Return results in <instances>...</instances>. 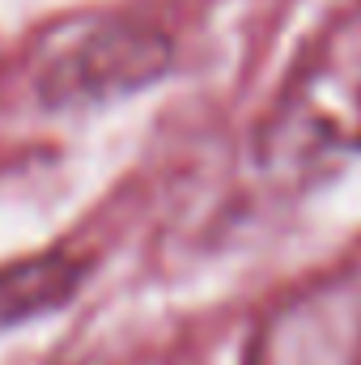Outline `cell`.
I'll list each match as a JSON object with an SVG mask.
<instances>
[{
	"instance_id": "277c9868",
	"label": "cell",
	"mask_w": 361,
	"mask_h": 365,
	"mask_svg": "<svg viewBox=\"0 0 361 365\" xmlns=\"http://www.w3.org/2000/svg\"><path fill=\"white\" fill-rule=\"evenodd\" d=\"M81 284V264L68 255H30L0 268V331L60 310Z\"/></svg>"
},
{
	"instance_id": "6da1fadb",
	"label": "cell",
	"mask_w": 361,
	"mask_h": 365,
	"mask_svg": "<svg viewBox=\"0 0 361 365\" xmlns=\"http://www.w3.org/2000/svg\"><path fill=\"white\" fill-rule=\"evenodd\" d=\"M353 140H361V51L357 30H345V51L336 43L315 56L285 93L264 132V166L302 182L315 170H332Z\"/></svg>"
},
{
	"instance_id": "7a4b0ae2",
	"label": "cell",
	"mask_w": 361,
	"mask_h": 365,
	"mask_svg": "<svg viewBox=\"0 0 361 365\" xmlns=\"http://www.w3.org/2000/svg\"><path fill=\"white\" fill-rule=\"evenodd\" d=\"M247 365H361V268L285 297L255 331Z\"/></svg>"
},
{
	"instance_id": "3957f363",
	"label": "cell",
	"mask_w": 361,
	"mask_h": 365,
	"mask_svg": "<svg viewBox=\"0 0 361 365\" xmlns=\"http://www.w3.org/2000/svg\"><path fill=\"white\" fill-rule=\"evenodd\" d=\"M166 60H171V43L162 34L145 26H102L47 64L43 93L47 102H86V98L123 93L153 81L166 68Z\"/></svg>"
}]
</instances>
